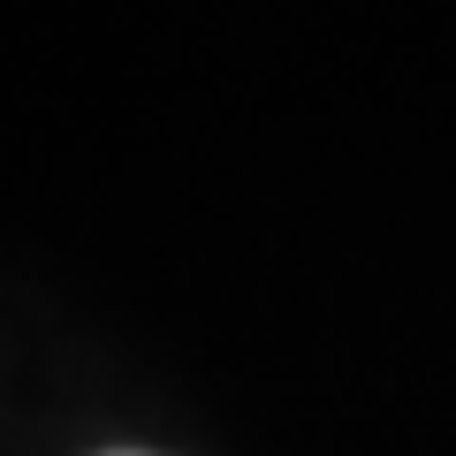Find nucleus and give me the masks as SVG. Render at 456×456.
<instances>
[{"mask_svg":"<svg viewBox=\"0 0 456 456\" xmlns=\"http://www.w3.org/2000/svg\"><path fill=\"white\" fill-rule=\"evenodd\" d=\"M114 456H137V449H114Z\"/></svg>","mask_w":456,"mask_h":456,"instance_id":"1","label":"nucleus"}]
</instances>
